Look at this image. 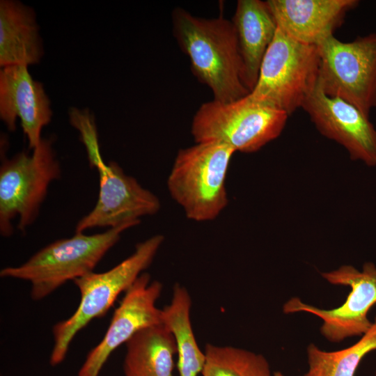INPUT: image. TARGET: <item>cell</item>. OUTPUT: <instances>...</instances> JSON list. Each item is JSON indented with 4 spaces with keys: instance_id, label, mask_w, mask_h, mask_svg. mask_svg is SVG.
Here are the masks:
<instances>
[{
    "instance_id": "obj_17",
    "label": "cell",
    "mask_w": 376,
    "mask_h": 376,
    "mask_svg": "<svg viewBox=\"0 0 376 376\" xmlns=\"http://www.w3.org/2000/svg\"><path fill=\"white\" fill-rule=\"evenodd\" d=\"M126 345L125 376H173L176 345L164 324L140 331Z\"/></svg>"
},
{
    "instance_id": "obj_4",
    "label": "cell",
    "mask_w": 376,
    "mask_h": 376,
    "mask_svg": "<svg viewBox=\"0 0 376 376\" xmlns=\"http://www.w3.org/2000/svg\"><path fill=\"white\" fill-rule=\"evenodd\" d=\"M164 237L155 235L136 245L134 253L111 269L93 272L74 280L80 301L74 313L53 327L54 346L50 363L65 359L76 334L95 318L104 316L118 295L125 292L152 262Z\"/></svg>"
},
{
    "instance_id": "obj_2",
    "label": "cell",
    "mask_w": 376,
    "mask_h": 376,
    "mask_svg": "<svg viewBox=\"0 0 376 376\" xmlns=\"http://www.w3.org/2000/svg\"><path fill=\"white\" fill-rule=\"evenodd\" d=\"M138 224L125 223L93 235L75 233L47 245L19 266L3 268L0 276L29 281L31 298L42 299L67 281L93 272L120 235Z\"/></svg>"
},
{
    "instance_id": "obj_9",
    "label": "cell",
    "mask_w": 376,
    "mask_h": 376,
    "mask_svg": "<svg viewBox=\"0 0 376 376\" xmlns=\"http://www.w3.org/2000/svg\"><path fill=\"white\" fill-rule=\"evenodd\" d=\"M321 275L331 284L351 288L345 302L332 309H323L295 297L283 304V313L306 312L316 315L323 322L320 327L322 335L331 342L361 336L373 322L368 314L376 304V266L367 262L360 271L352 265H343Z\"/></svg>"
},
{
    "instance_id": "obj_6",
    "label": "cell",
    "mask_w": 376,
    "mask_h": 376,
    "mask_svg": "<svg viewBox=\"0 0 376 376\" xmlns=\"http://www.w3.org/2000/svg\"><path fill=\"white\" fill-rule=\"evenodd\" d=\"M53 138H42L32 153L23 151L1 159L0 166V233H13L12 221L26 231L37 219L49 185L61 177Z\"/></svg>"
},
{
    "instance_id": "obj_23",
    "label": "cell",
    "mask_w": 376,
    "mask_h": 376,
    "mask_svg": "<svg viewBox=\"0 0 376 376\" xmlns=\"http://www.w3.org/2000/svg\"><path fill=\"white\" fill-rule=\"evenodd\" d=\"M79 376V375H78Z\"/></svg>"
},
{
    "instance_id": "obj_19",
    "label": "cell",
    "mask_w": 376,
    "mask_h": 376,
    "mask_svg": "<svg viewBox=\"0 0 376 376\" xmlns=\"http://www.w3.org/2000/svg\"><path fill=\"white\" fill-rule=\"evenodd\" d=\"M376 350V317L369 329L351 346L324 351L311 343L307 347L308 369L304 376H354L362 359Z\"/></svg>"
},
{
    "instance_id": "obj_18",
    "label": "cell",
    "mask_w": 376,
    "mask_h": 376,
    "mask_svg": "<svg viewBox=\"0 0 376 376\" xmlns=\"http://www.w3.org/2000/svg\"><path fill=\"white\" fill-rule=\"evenodd\" d=\"M191 305L187 290L176 284L171 304L162 309L163 324L175 339L179 376H198L205 362V352L199 348L191 327Z\"/></svg>"
},
{
    "instance_id": "obj_21",
    "label": "cell",
    "mask_w": 376,
    "mask_h": 376,
    "mask_svg": "<svg viewBox=\"0 0 376 376\" xmlns=\"http://www.w3.org/2000/svg\"><path fill=\"white\" fill-rule=\"evenodd\" d=\"M273 376H284L283 374H282L281 372H275L273 374Z\"/></svg>"
},
{
    "instance_id": "obj_12",
    "label": "cell",
    "mask_w": 376,
    "mask_h": 376,
    "mask_svg": "<svg viewBox=\"0 0 376 376\" xmlns=\"http://www.w3.org/2000/svg\"><path fill=\"white\" fill-rule=\"evenodd\" d=\"M301 109L319 132L344 147L351 159L376 166V129L359 109L327 95L318 85Z\"/></svg>"
},
{
    "instance_id": "obj_11",
    "label": "cell",
    "mask_w": 376,
    "mask_h": 376,
    "mask_svg": "<svg viewBox=\"0 0 376 376\" xmlns=\"http://www.w3.org/2000/svg\"><path fill=\"white\" fill-rule=\"evenodd\" d=\"M162 290V283L150 282V276L146 272L137 278L125 291L103 338L88 354L79 376H98L117 347L140 331L163 324L162 310L156 306Z\"/></svg>"
},
{
    "instance_id": "obj_20",
    "label": "cell",
    "mask_w": 376,
    "mask_h": 376,
    "mask_svg": "<svg viewBox=\"0 0 376 376\" xmlns=\"http://www.w3.org/2000/svg\"><path fill=\"white\" fill-rule=\"evenodd\" d=\"M203 376H273L266 358L231 346L207 344Z\"/></svg>"
},
{
    "instance_id": "obj_1",
    "label": "cell",
    "mask_w": 376,
    "mask_h": 376,
    "mask_svg": "<svg viewBox=\"0 0 376 376\" xmlns=\"http://www.w3.org/2000/svg\"><path fill=\"white\" fill-rule=\"evenodd\" d=\"M171 19L173 36L188 56L192 73L211 90L213 100L231 102L250 93L231 20L196 17L182 8L173 9Z\"/></svg>"
},
{
    "instance_id": "obj_22",
    "label": "cell",
    "mask_w": 376,
    "mask_h": 376,
    "mask_svg": "<svg viewBox=\"0 0 376 376\" xmlns=\"http://www.w3.org/2000/svg\"><path fill=\"white\" fill-rule=\"evenodd\" d=\"M375 376H376V372H375Z\"/></svg>"
},
{
    "instance_id": "obj_13",
    "label": "cell",
    "mask_w": 376,
    "mask_h": 376,
    "mask_svg": "<svg viewBox=\"0 0 376 376\" xmlns=\"http://www.w3.org/2000/svg\"><path fill=\"white\" fill-rule=\"evenodd\" d=\"M50 101L42 84L34 80L26 65L0 70V117L8 130L16 129L19 118L23 132L33 150L42 140L41 132L51 121Z\"/></svg>"
},
{
    "instance_id": "obj_10",
    "label": "cell",
    "mask_w": 376,
    "mask_h": 376,
    "mask_svg": "<svg viewBox=\"0 0 376 376\" xmlns=\"http://www.w3.org/2000/svg\"><path fill=\"white\" fill-rule=\"evenodd\" d=\"M91 167L99 173L97 203L75 226V233L125 223L139 224L141 217L155 214L161 203L153 193L143 187L134 177L125 174L115 162L106 164L100 148L87 152Z\"/></svg>"
},
{
    "instance_id": "obj_3",
    "label": "cell",
    "mask_w": 376,
    "mask_h": 376,
    "mask_svg": "<svg viewBox=\"0 0 376 376\" xmlns=\"http://www.w3.org/2000/svg\"><path fill=\"white\" fill-rule=\"evenodd\" d=\"M235 152L217 142L195 143L179 150L167 187L189 219L212 221L227 206L226 180Z\"/></svg>"
},
{
    "instance_id": "obj_5",
    "label": "cell",
    "mask_w": 376,
    "mask_h": 376,
    "mask_svg": "<svg viewBox=\"0 0 376 376\" xmlns=\"http://www.w3.org/2000/svg\"><path fill=\"white\" fill-rule=\"evenodd\" d=\"M248 95L231 102L203 103L191 126L195 143L217 142L235 152L252 153L279 137L289 116Z\"/></svg>"
},
{
    "instance_id": "obj_16",
    "label": "cell",
    "mask_w": 376,
    "mask_h": 376,
    "mask_svg": "<svg viewBox=\"0 0 376 376\" xmlns=\"http://www.w3.org/2000/svg\"><path fill=\"white\" fill-rule=\"evenodd\" d=\"M43 54L36 14L13 0L0 1V66L33 65Z\"/></svg>"
},
{
    "instance_id": "obj_15",
    "label": "cell",
    "mask_w": 376,
    "mask_h": 376,
    "mask_svg": "<svg viewBox=\"0 0 376 376\" xmlns=\"http://www.w3.org/2000/svg\"><path fill=\"white\" fill-rule=\"evenodd\" d=\"M231 21L236 33L244 83L251 92L277 25L266 1L260 0H239Z\"/></svg>"
},
{
    "instance_id": "obj_7",
    "label": "cell",
    "mask_w": 376,
    "mask_h": 376,
    "mask_svg": "<svg viewBox=\"0 0 376 376\" xmlns=\"http://www.w3.org/2000/svg\"><path fill=\"white\" fill-rule=\"evenodd\" d=\"M319 64L317 46L299 42L277 27L248 95L290 116L316 87Z\"/></svg>"
},
{
    "instance_id": "obj_8",
    "label": "cell",
    "mask_w": 376,
    "mask_h": 376,
    "mask_svg": "<svg viewBox=\"0 0 376 376\" xmlns=\"http://www.w3.org/2000/svg\"><path fill=\"white\" fill-rule=\"evenodd\" d=\"M320 64L317 85L369 117L376 107V33L350 42L334 36L317 46Z\"/></svg>"
},
{
    "instance_id": "obj_14",
    "label": "cell",
    "mask_w": 376,
    "mask_h": 376,
    "mask_svg": "<svg viewBox=\"0 0 376 376\" xmlns=\"http://www.w3.org/2000/svg\"><path fill=\"white\" fill-rule=\"evenodd\" d=\"M277 27L292 39L318 46L334 36L357 0H267Z\"/></svg>"
}]
</instances>
